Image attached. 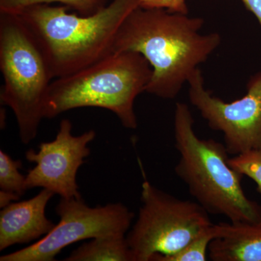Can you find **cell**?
<instances>
[{
	"instance_id": "1",
	"label": "cell",
	"mask_w": 261,
	"mask_h": 261,
	"mask_svg": "<svg viewBox=\"0 0 261 261\" xmlns=\"http://www.w3.org/2000/svg\"><path fill=\"white\" fill-rule=\"evenodd\" d=\"M204 23L200 17L137 7L118 29L112 54L135 51L145 57L152 68L146 92L174 99L221 44L219 33L201 34Z\"/></svg>"
},
{
	"instance_id": "2",
	"label": "cell",
	"mask_w": 261,
	"mask_h": 261,
	"mask_svg": "<svg viewBox=\"0 0 261 261\" xmlns=\"http://www.w3.org/2000/svg\"><path fill=\"white\" fill-rule=\"evenodd\" d=\"M139 0H112L90 15L68 13V8L36 5L16 13L32 33L53 78L72 74L112 54L118 29Z\"/></svg>"
},
{
	"instance_id": "3",
	"label": "cell",
	"mask_w": 261,
	"mask_h": 261,
	"mask_svg": "<svg viewBox=\"0 0 261 261\" xmlns=\"http://www.w3.org/2000/svg\"><path fill=\"white\" fill-rule=\"evenodd\" d=\"M194 123L189 106L176 102L175 147L180 158L175 173L178 177L209 214L224 216L231 222L260 221L261 205L244 192V176L230 166L226 146L213 139L199 138Z\"/></svg>"
},
{
	"instance_id": "4",
	"label": "cell",
	"mask_w": 261,
	"mask_h": 261,
	"mask_svg": "<svg viewBox=\"0 0 261 261\" xmlns=\"http://www.w3.org/2000/svg\"><path fill=\"white\" fill-rule=\"evenodd\" d=\"M152 75L147 59L135 51H122L51 82L44 100V118H53L75 108L112 111L129 129L138 126L134 104L146 92Z\"/></svg>"
},
{
	"instance_id": "5",
	"label": "cell",
	"mask_w": 261,
	"mask_h": 261,
	"mask_svg": "<svg viewBox=\"0 0 261 261\" xmlns=\"http://www.w3.org/2000/svg\"><path fill=\"white\" fill-rule=\"evenodd\" d=\"M2 103L14 113L22 143L37 137L53 76L37 40L17 13L0 12Z\"/></svg>"
},
{
	"instance_id": "6",
	"label": "cell",
	"mask_w": 261,
	"mask_h": 261,
	"mask_svg": "<svg viewBox=\"0 0 261 261\" xmlns=\"http://www.w3.org/2000/svg\"><path fill=\"white\" fill-rule=\"evenodd\" d=\"M138 218L126 235L134 261H153L181 250L213 224L197 202L181 200L145 180Z\"/></svg>"
},
{
	"instance_id": "7",
	"label": "cell",
	"mask_w": 261,
	"mask_h": 261,
	"mask_svg": "<svg viewBox=\"0 0 261 261\" xmlns=\"http://www.w3.org/2000/svg\"><path fill=\"white\" fill-rule=\"evenodd\" d=\"M56 211L60 221L44 238L0 261H53L63 249L85 240L126 236L135 214L121 203L91 207L82 197H61Z\"/></svg>"
},
{
	"instance_id": "8",
	"label": "cell",
	"mask_w": 261,
	"mask_h": 261,
	"mask_svg": "<svg viewBox=\"0 0 261 261\" xmlns=\"http://www.w3.org/2000/svg\"><path fill=\"white\" fill-rule=\"evenodd\" d=\"M189 99L211 129L224 135L228 154L261 152V71L250 77L244 97L225 102L205 89L200 68L189 79Z\"/></svg>"
},
{
	"instance_id": "9",
	"label": "cell",
	"mask_w": 261,
	"mask_h": 261,
	"mask_svg": "<svg viewBox=\"0 0 261 261\" xmlns=\"http://www.w3.org/2000/svg\"><path fill=\"white\" fill-rule=\"evenodd\" d=\"M72 127L69 120H62L54 140L40 144L37 152L34 149L27 151L25 159L36 163L25 176L27 190L42 187L63 198L82 197L76 174L90 154L88 145L95 138L96 133L89 130L74 136Z\"/></svg>"
},
{
	"instance_id": "10",
	"label": "cell",
	"mask_w": 261,
	"mask_h": 261,
	"mask_svg": "<svg viewBox=\"0 0 261 261\" xmlns=\"http://www.w3.org/2000/svg\"><path fill=\"white\" fill-rule=\"evenodd\" d=\"M55 194L43 189L33 198L10 203L0 212V250L16 244L30 243L50 232L56 224L45 209Z\"/></svg>"
},
{
	"instance_id": "11",
	"label": "cell",
	"mask_w": 261,
	"mask_h": 261,
	"mask_svg": "<svg viewBox=\"0 0 261 261\" xmlns=\"http://www.w3.org/2000/svg\"><path fill=\"white\" fill-rule=\"evenodd\" d=\"M209 246L213 261H261V221L220 222Z\"/></svg>"
},
{
	"instance_id": "12",
	"label": "cell",
	"mask_w": 261,
	"mask_h": 261,
	"mask_svg": "<svg viewBox=\"0 0 261 261\" xmlns=\"http://www.w3.org/2000/svg\"><path fill=\"white\" fill-rule=\"evenodd\" d=\"M67 261H134L126 236L92 239L72 252Z\"/></svg>"
},
{
	"instance_id": "13",
	"label": "cell",
	"mask_w": 261,
	"mask_h": 261,
	"mask_svg": "<svg viewBox=\"0 0 261 261\" xmlns=\"http://www.w3.org/2000/svg\"><path fill=\"white\" fill-rule=\"evenodd\" d=\"M110 0H0V12L18 13L19 11L36 5L61 3L68 8L78 12L81 15L95 14L106 8Z\"/></svg>"
},
{
	"instance_id": "14",
	"label": "cell",
	"mask_w": 261,
	"mask_h": 261,
	"mask_svg": "<svg viewBox=\"0 0 261 261\" xmlns=\"http://www.w3.org/2000/svg\"><path fill=\"white\" fill-rule=\"evenodd\" d=\"M217 233V226L213 224L178 252L171 255H158L153 261H205L210 244Z\"/></svg>"
},
{
	"instance_id": "15",
	"label": "cell",
	"mask_w": 261,
	"mask_h": 261,
	"mask_svg": "<svg viewBox=\"0 0 261 261\" xmlns=\"http://www.w3.org/2000/svg\"><path fill=\"white\" fill-rule=\"evenodd\" d=\"M22 167L20 160H13L5 152L0 150V191L10 192L19 197L27 191V177L19 172Z\"/></svg>"
},
{
	"instance_id": "16",
	"label": "cell",
	"mask_w": 261,
	"mask_h": 261,
	"mask_svg": "<svg viewBox=\"0 0 261 261\" xmlns=\"http://www.w3.org/2000/svg\"><path fill=\"white\" fill-rule=\"evenodd\" d=\"M230 166L257 185V191L261 194V152L250 151L233 156L228 161Z\"/></svg>"
},
{
	"instance_id": "17",
	"label": "cell",
	"mask_w": 261,
	"mask_h": 261,
	"mask_svg": "<svg viewBox=\"0 0 261 261\" xmlns=\"http://www.w3.org/2000/svg\"><path fill=\"white\" fill-rule=\"evenodd\" d=\"M139 7L145 9L161 8L171 13L188 15L186 0H139Z\"/></svg>"
},
{
	"instance_id": "18",
	"label": "cell",
	"mask_w": 261,
	"mask_h": 261,
	"mask_svg": "<svg viewBox=\"0 0 261 261\" xmlns=\"http://www.w3.org/2000/svg\"><path fill=\"white\" fill-rule=\"evenodd\" d=\"M242 2L246 9L255 15L261 27V0H242Z\"/></svg>"
},
{
	"instance_id": "19",
	"label": "cell",
	"mask_w": 261,
	"mask_h": 261,
	"mask_svg": "<svg viewBox=\"0 0 261 261\" xmlns=\"http://www.w3.org/2000/svg\"><path fill=\"white\" fill-rule=\"evenodd\" d=\"M20 198L18 195L10 192L0 191V207L2 208L12 203L13 200H18Z\"/></svg>"
}]
</instances>
